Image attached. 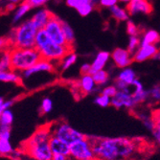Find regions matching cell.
I'll use <instances>...</instances> for the list:
<instances>
[{
  "label": "cell",
  "mask_w": 160,
  "mask_h": 160,
  "mask_svg": "<svg viewBox=\"0 0 160 160\" xmlns=\"http://www.w3.org/2000/svg\"><path fill=\"white\" fill-rule=\"evenodd\" d=\"M96 160H130L138 153L139 145L128 137H90Z\"/></svg>",
  "instance_id": "6da1fadb"
},
{
  "label": "cell",
  "mask_w": 160,
  "mask_h": 160,
  "mask_svg": "<svg viewBox=\"0 0 160 160\" xmlns=\"http://www.w3.org/2000/svg\"><path fill=\"white\" fill-rule=\"evenodd\" d=\"M52 136L51 124L40 126L25 141L22 151L34 160H52L54 154L49 145Z\"/></svg>",
  "instance_id": "7a4b0ae2"
},
{
  "label": "cell",
  "mask_w": 160,
  "mask_h": 160,
  "mask_svg": "<svg viewBox=\"0 0 160 160\" xmlns=\"http://www.w3.org/2000/svg\"><path fill=\"white\" fill-rule=\"evenodd\" d=\"M38 32V29L32 19L21 23L12 30L11 36L8 38L12 48H35Z\"/></svg>",
  "instance_id": "3957f363"
},
{
  "label": "cell",
  "mask_w": 160,
  "mask_h": 160,
  "mask_svg": "<svg viewBox=\"0 0 160 160\" xmlns=\"http://www.w3.org/2000/svg\"><path fill=\"white\" fill-rule=\"evenodd\" d=\"M11 68L13 71H25L42 60L39 51L36 48H12Z\"/></svg>",
  "instance_id": "277c9868"
},
{
  "label": "cell",
  "mask_w": 160,
  "mask_h": 160,
  "mask_svg": "<svg viewBox=\"0 0 160 160\" xmlns=\"http://www.w3.org/2000/svg\"><path fill=\"white\" fill-rule=\"evenodd\" d=\"M51 132L52 135L59 137L60 139L63 140L69 145L85 137L83 133H82L81 132H79V130H77L64 121H58L52 123Z\"/></svg>",
  "instance_id": "5b68a950"
},
{
  "label": "cell",
  "mask_w": 160,
  "mask_h": 160,
  "mask_svg": "<svg viewBox=\"0 0 160 160\" xmlns=\"http://www.w3.org/2000/svg\"><path fill=\"white\" fill-rule=\"evenodd\" d=\"M70 157L72 160L95 159L90 137H84L70 145Z\"/></svg>",
  "instance_id": "8992f818"
},
{
  "label": "cell",
  "mask_w": 160,
  "mask_h": 160,
  "mask_svg": "<svg viewBox=\"0 0 160 160\" xmlns=\"http://www.w3.org/2000/svg\"><path fill=\"white\" fill-rule=\"evenodd\" d=\"M38 51L43 60H47L50 62H61L65 56H67L71 52H73L74 50H72L66 46L58 44V43L54 42L51 39Z\"/></svg>",
  "instance_id": "52a82bcc"
},
{
  "label": "cell",
  "mask_w": 160,
  "mask_h": 160,
  "mask_svg": "<svg viewBox=\"0 0 160 160\" xmlns=\"http://www.w3.org/2000/svg\"><path fill=\"white\" fill-rule=\"evenodd\" d=\"M47 34L49 35V37L51 38V39L58 43V44L62 45V46H66L72 50H74L73 47L70 46L68 44V42L65 39L63 31H62V19L59 18L57 16H53V18H51V20L48 22V24L46 25V27L44 28Z\"/></svg>",
  "instance_id": "ba28073f"
},
{
  "label": "cell",
  "mask_w": 160,
  "mask_h": 160,
  "mask_svg": "<svg viewBox=\"0 0 160 160\" xmlns=\"http://www.w3.org/2000/svg\"><path fill=\"white\" fill-rule=\"evenodd\" d=\"M111 106L117 109L123 108L128 109H132L135 107H137L132 96V92L130 91V89L118 90L117 94L113 98H111Z\"/></svg>",
  "instance_id": "9c48e42d"
},
{
  "label": "cell",
  "mask_w": 160,
  "mask_h": 160,
  "mask_svg": "<svg viewBox=\"0 0 160 160\" xmlns=\"http://www.w3.org/2000/svg\"><path fill=\"white\" fill-rule=\"evenodd\" d=\"M111 59L116 66L123 69L128 67V65L133 62V55L128 49L116 48L111 54Z\"/></svg>",
  "instance_id": "30bf717a"
},
{
  "label": "cell",
  "mask_w": 160,
  "mask_h": 160,
  "mask_svg": "<svg viewBox=\"0 0 160 160\" xmlns=\"http://www.w3.org/2000/svg\"><path fill=\"white\" fill-rule=\"evenodd\" d=\"M11 128L12 127H0V152L3 157H10L14 150L10 141Z\"/></svg>",
  "instance_id": "8fae6325"
},
{
  "label": "cell",
  "mask_w": 160,
  "mask_h": 160,
  "mask_svg": "<svg viewBox=\"0 0 160 160\" xmlns=\"http://www.w3.org/2000/svg\"><path fill=\"white\" fill-rule=\"evenodd\" d=\"M127 11L130 16L136 13L150 14L152 12V5L150 0H132L127 6Z\"/></svg>",
  "instance_id": "7c38bea8"
},
{
  "label": "cell",
  "mask_w": 160,
  "mask_h": 160,
  "mask_svg": "<svg viewBox=\"0 0 160 160\" xmlns=\"http://www.w3.org/2000/svg\"><path fill=\"white\" fill-rule=\"evenodd\" d=\"M158 53V49L154 44L143 45L133 54V62H142L150 59H154Z\"/></svg>",
  "instance_id": "4fadbf2b"
},
{
  "label": "cell",
  "mask_w": 160,
  "mask_h": 160,
  "mask_svg": "<svg viewBox=\"0 0 160 160\" xmlns=\"http://www.w3.org/2000/svg\"><path fill=\"white\" fill-rule=\"evenodd\" d=\"M54 71H55V67H54L53 63L50 61L42 59L38 63H36L34 66H32L31 68L23 71L22 77L24 79H28V78H30L32 75L37 74V73H40V72H54Z\"/></svg>",
  "instance_id": "5bb4252c"
},
{
  "label": "cell",
  "mask_w": 160,
  "mask_h": 160,
  "mask_svg": "<svg viewBox=\"0 0 160 160\" xmlns=\"http://www.w3.org/2000/svg\"><path fill=\"white\" fill-rule=\"evenodd\" d=\"M49 145L53 154H64L70 155V145L60 139L57 136H52L49 141Z\"/></svg>",
  "instance_id": "9a60e30c"
},
{
  "label": "cell",
  "mask_w": 160,
  "mask_h": 160,
  "mask_svg": "<svg viewBox=\"0 0 160 160\" xmlns=\"http://www.w3.org/2000/svg\"><path fill=\"white\" fill-rule=\"evenodd\" d=\"M53 16L54 13H52L49 10L41 9L34 14V17L31 19L33 20L34 24L37 26L38 30H41V29H44L46 27V25L51 20Z\"/></svg>",
  "instance_id": "2e32d148"
},
{
  "label": "cell",
  "mask_w": 160,
  "mask_h": 160,
  "mask_svg": "<svg viewBox=\"0 0 160 160\" xmlns=\"http://www.w3.org/2000/svg\"><path fill=\"white\" fill-rule=\"evenodd\" d=\"M132 86L133 87L132 96H133L134 102L136 103L137 106L148 100V98L150 97V92L144 88L142 82L139 80L136 79L133 82V83L132 84Z\"/></svg>",
  "instance_id": "e0dca14e"
},
{
  "label": "cell",
  "mask_w": 160,
  "mask_h": 160,
  "mask_svg": "<svg viewBox=\"0 0 160 160\" xmlns=\"http://www.w3.org/2000/svg\"><path fill=\"white\" fill-rule=\"evenodd\" d=\"M77 85L82 93L89 94V93H93L96 90L97 84L91 74H85V75H82V78L78 82Z\"/></svg>",
  "instance_id": "ac0fdd59"
},
{
  "label": "cell",
  "mask_w": 160,
  "mask_h": 160,
  "mask_svg": "<svg viewBox=\"0 0 160 160\" xmlns=\"http://www.w3.org/2000/svg\"><path fill=\"white\" fill-rule=\"evenodd\" d=\"M109 58H110V54L107 51H102V52L98 53V55L95 58V60L91 63V69H90L89 74L93 75L96 73V72H98L100 70H103L104 67L106 66L107 62H108Z\"/></svg>",
  "instance_id": "d6986e66"
},
{
  "label": "cell",
  "mask_w": 160,
  "mask_h": 160,
  "mask_svg": "<svg viewBox=\"0 0 160 160\" xmlns=\"http://www.w3.org/2000/svg\"><path fill=\"white\" fill-rule=\"evenodd\" d=\"M0 80L3 82H14L18 84H22V78L16 71L9 70L0 72Z\"/></svg>",
  "instance_id": "ffe728a7"
},
{
  "label": "cell",
  "mask_w": 160,
  "mask_h": 160,
  "mask_svg": "<svg viewBox=\"0 0 160 160\" xmlns=\"http://www.w3.org/2000/svg\"><path fill=\"white\" fill-rule=\"evenodd\" d=\"M116 79L126 82L128 85H132L133 83V82L136 80V74L132 68L126 67V68H123V70L118 74Z\"/></svg>",
  "instance_id": "44dd1931"
},
{
  "label": "cell",
  "mask_w": 160,
  "mask_h": 160,
  "mask_svg": "<svg viewBox=\"0 0 160 160\" xmlns=\"http://www.w3.org/2000/svg\"><path fill=\"white\" fill-rule=\"evenodd\" d=\"M159 40H160V35L154 30H149L144 34L143 38H141L140 46L148 45V44H154L155 45V43H157Z\"/></svg>",
  "instance_id": "7402d4cb"
},
{
  "label": "cell",
  "mask_w": 160,
  "mask_h": 160,
  "mask_svg": "<svg viewBox=\"0 0 160 160\" xmlns=\"http://www.w3.org/2000/svg\"><path fill=\"white\" fill-rule=\"evenodd\" d=\"M109 11L113 18H115L117 21H125V20H128V14H129L128 12L117 5L110 7Z\"/></svg>",
  "instance_id": "603a6c76"
},
{
  "label": "cell",
  "mask_w": 160,
  "mask_h": 160,
  "mask_svg": "<svg viewBox=\"0 0 160 160\" xmlns=\"http://www.w3.org/2000/svg\"><path fill=\"white\" fill-rule=\"evenodd\" d=\"M50 40H51V38L47 34L45 29H41V30H38V32L37 34V37H36V45H35V48L39 50L40 48H42Z\"/></svg>",
  "instance_id": "cb8c5ba5"
},
{
  "label": "cell",
  "mask_w": 160,
  "mask_h": 160,
  "mask_svg": "<svg viewBox=\"0 0 160 160\" xmlns=\"http://www.w3.org/2000/svg\"><path fill=\"white\" fill-rule=\"evenodd\" d=\"M62 31H63L66 41L68 42V44L70 46L73 47V44L75 42V34H74L73 29L71 28V26L67 22L63 20H62Z\"/></svg>",
  "instance_id": "d4e9b609"
},
{
  "label": "cell",
  "mask_w": 160,
  "mask_h": 160,
  "mask_svg": "<svg viewBox=\"0 0 160 160\" xmlns=\"http://www.w3.org/2000/svg\"><path fill=\"white\" fill-rule=\"evenodd\" d=\"M14 116L11 109L0 112V127H12Z\"/></svg>",
  "instance_id": "484cf974"
},
{
  "label": "cell",
  "mask_w": 160,
  "mask_h": 160,
  "mask_svg": "<svg viewBox=\"0 0 160 160\" xmlns=\"http://www.w3.org/2000/svg\"><path fill=\"white\" fill-rule=\"evenodd\" d=\"M31 8H32V7L30 6V4H28L26 1H24V0H23V1L21 2V4L18 6V10H17L16 13H14L12 22H13V23L18 22V21L23 18L24 14H26L29 11H30Z\"/></svg>",
  "instance_id": "4316f807"
},
{
  "label": "cell",
  "mask_w": 160,
  "mask_h": 160,
  "mask_svg": "<svg viewBox=\"0 0 160 160\" xmlns=\"http://www.w3.org/2000/svg\"><path fill=\"white\" fill-rule=\"evenodd\" d=\"M94 5L92 0H82V4L77 8V11L82 17H86L93 11Z\"/></svg>",
  "instance_id": "83f0119b"
},
{
  "label": "cell",
  "mask_w": 160,
  "mask_h": 160,
  "mask_svg": "<svg viewBox=\"0 0 160 160\" xmlns=\"http://www.w3.org/2000/svg\"><path fill=\"white\" fill-rule=\"evenodd\" d=\"M92 76H93V79H94V81H95V82H96V84L98 86L106 84L109 80V75L108 73V71H106L104 69L96 72V73L93 74Z\"/></svg>",
  "instance_id": "f1b7e54d"
},
{
  "label": "cell",
  "mask_w": 160,
  "mask_h": 160,
  "mask_svg": "<svg viewBox=\"0 0 160 160\" xmlns=\"http://www.w3.org/2000/svg\"><path fill=\"white\" fill-rule=\"evenodd\" d=\"M77 61V55L75 52H71L67 56H65L63 59L61 61V68L62 70H66L68 69L71 65H73Z\"/></svg>",
  "instance_id": "f546056e"
},
{
  "label": "cell",
  "mask_w": 160,
  "mask_h": 160,
  "mask_svg": "<svg viewBox=\"0 0 160 160\" xmlns=\"http://www.w3.org/2000/svg\"><path fill=\"white\" fill-rule=\"evenodd\" d=\"M0 70H1V72L12 70L10 50L2 51V57H1V60H0Z\"/></svg>",
  "instance_id": "4dcf8cb0"
},
{
  "label": "cell",
  "mask_w": 160,
  "mask_h": 160,
  "mask_svg": "<svg viewBox=\"0 0 160 160\" xmlns=\"http://www.w3.org/2000/svg\"><path fill=\"white\" fill-rule=\"evenodd\" d=\"M152 115L154 121V130L152 132V135L158 142L160 141V109H156Z\"/></svg>",
  "instance_id": "1f68e13d"
},
{
  "label": "cell",
  "mask_w": 160,
  "mask_h": 160,
  "mask_svg": "<svg viewBox=\"0 0 160 160\" xmlns=\"http://www.w3.org/2000/svg\"><path fill=\"white\" fill-rule=\"evenodd\" d=\"M94 104L101 108H108L111 106V98L101 93L94 99Z\"/></svg>",
  "instance_id": "d6a6232c"
},
{
  "label": "cell",
  "mask_w": 160,
  "mask_h": 160,
  "mask_svg": "<svg viewBox=\"0 0 160 160\" xmlns=\"http://www.w3.org/2000/svg\"><path fill=\"white\" fill-rule=\"evenodd\" d=\"M52 109H53V101L48 97L43 98L41 101L40 108H39L40 113L41 114H48L49 112L52 111Z\"/></svg>",
  "instance_id": "836d02e7"
},
{
  "label": "cell",
  "mask_w": 160,
  "mask_h": 160,
  "mask_svg": "<svg viewBox=\"0 0 160 160\" xmlns=\"http://www.w3.org/2000/svg\"><path fill=\"white\" fill-rule=\"evenodd\" d=\"M143 125L145 126L148 130L150 132H153L154 130V121H153V118H152V115H147V114H142L139 116Z\"/></svg>",
  "instance_id": "e575fe53"
},
{
  "label": "cell",
  "mask_w": 160,
  "mask_h": 160,
  "mask_svg": "<svg viewBox=\"0 0 160 160\" xmlns=\"http://www.w3.org/2000/svg\"><path fill=\"white\" fill-rule=\"evenodd\" d=\"M140 44H141V39L138 38V36H130L128 40V50L133 55L138 50L137 47H140Z\"/></svg>",
  "instance_id": "d590c367"
},
{
  "label": "cell",
  "mask_w": 160,
  "mask_h": 160,
  "mask_svg": "<svg viewBox=\"0 0 160 160\" xmlns=\"http://www.w3.org/2000/svg\"><path fill=\"white\" fill-rule=\"evenodd\" d=\"M117 92H118V88L116 87L115 84H113V85H108V86L104 87V88L102 89V91H101L102 94L107 95V96H108L110 98H113L116 94H117Z\"/></svg>",
  "instance_id": "8d00e7d4"
},
{
  "label": "cell",
  "mask_w": 160,
  "mask_h": 160,
  "mask_svg": "<svg viewBox=\"0 0 160 160\" xmlns=\"http://www.w3.org/2000/svg\"><path fill=\"white\" fill-rule=\"evenodd\" d=\"M149 92L150 97L152 101L160 103V84L154 85L151 90H149Z\"/></svg>",
  "instance_id": "74e56055"
},
{
  "label": "cell",
  "mask_w": 160,
  "mask_h": 160,
  "mask_svg": "<svg viewBox=\"0 0 160 160\" xmlns=\"http://www.w3.org/2000/svg\"><path fill=\"white\" fill-rule=\"evenodd\" d=\"M127 32L129 36H138L140 33L138 27L132 21H128L127 23Z\"/></svg>",
  "instance_id": "f35d334b"
},
{
  "label": "cell",
  "mask_w": 160,
  "mask_h": 160,
  "mask_svg": "<svg viewBox=\"0 0 160 160\" xmlns=\"http://www.w3.org/2000/svg\"><path fill=\"white\" fill-rule=\"evenodd\" d=\"M13 105L12 100H4L3 97L0 98V112H2L6 109H10Z\"/></svg>",
  "instance_id": "ab89813d"
},
{
  "label": "cell",
  "mask_w": 160,
  "mask_h": 160,
  "mask_svg": "<svg viewBox=\"0 0 160 160\" xmlns=\"http://www.w3.org/2000/svg\"><path fill=\"white\" fill-rule=\"evenodd\" d=\"M24 1H26L28 4H30L32 8H37L44 5L48 0H24Z\"/></svg>",
  "instance_id": "60d3db41"
},
{
  "label": "cell",
  "mask_w": 160,
  "mask_h": 160,
  "mask_svg": "<svg viewBox=\"0 0 160 160\" xmlns=\"http://www.w3.org/2000/svg\"><path fill=\"white\" fill-rule=\"evenodd\" d=\"M119 0H99L100 5L102 7H105V8H110L112 6L117 5V2Z\"/></svg>",
  "instance_id": "b9f144b4"
},
{
  "label": "cell",
  "mask_w": 160,
  "mask_h": 160,
  "mask_svg": "<svg viewBox=\"0 0 160 160\" xmlns=\"http://www.w3.org/2000/svg\"><path fill=\"white\" fill-rule=\"evenodd\" d=\"M114 84H115L116 87L118 88V90H128V89H129V86H132V85H128V84H127L126 82L120 81V80H118V79H116V80H115V83H114Z\"/></svg>",
  "instance_id": "7bdbcfd3"
},
{
  "label": "cell",
  "mask_w": 160,
  "mask_h": 160,
  "mask_svg": "<svg viewBox=\"0 0 160 160\" xmlns=\"http://www.w3.org/2000/svg\"><path fill=\"white\" fill-rule=\"evenodd\" d=\"M82 0H66V5L77 10V8L82 4Z\"/></svg>",
  "instance_id": "ee69618b"
},
{
  "label": "cell",
  "mask_w": 160,
  "mask_h": 160,
  "mask_svg": "<svg viewBox=\"0 0 160 160\" xmlns=\"http://www.w3.org/2000/svg\"><path fill=\"white\" fill-rule=\"evenodd\" d=\"M90 69H91V64L89 63H84L81 67V74L85 75V74H89L90 73Z\"/></svg>",
  "instance_id": "f6af8a7d"
},
{
  "label": "cell",
  "mask_w": 160,
  "mask_h": 160,
  "mask_svg": "<svg viewBox=\"0 0 160 160\" xmlns=\"http://www.w3.org/2000/svg\"><path fill=\"white\" fill-rule=\"evenodd\" d=\"M52 160H72L70 155H64V154H54Z\"/></svg>",
  "instance_id": "bcb514c9"
},
{
  "label": "cell",
  "mask_w": 160,
  "mask_h": 160,
  "mask_svg": "<svg viewBox=\"0 0 160 160\" xmlns=\"http://www.w3.org/2000/svg\"><path fill=\"white\" fill-rule=\"evenodd\" d=\"M20 1H22V0H10V3H12V4H18V3H19Z\"/></svg>",
  "instance_id": "7dc6e473"
},
{
  "label": "cell",
  "mask_w": 160,
  "mask_h": 160,
  "mask_svg": "<svg viewBox=\"0 0 160 160\" xmlns=\"http://www.w3.org/2000/svg\"><path fill=\"white\" fill-rule=\"evenodd\" d=\"M120 2H124V3H127V4H128L130 1H132V0H119Z\"/></svg>",
  "instance_id": "c3c4849f"
},
{
  "label": "cell",
  "mask_w": 160,
  "mask_h": 160,
  "mask_svg": "<svg viewBox=\"0 0 160 160\" xmlns=\"http://www.w3.org/2000/svg\"><path fill=\"white\" fill-rule=\"evenodd\" d=\"M154 59H159V60H160V51H158V53H157V55L155 56Z\"/></svg>",
  "instance_id": "681fc988"
},
{
  "label": "cell",
  "mask_w": 160,
  "mask_h": 160,
  "mask_svg": "<svg viewBox=\"0 0 160 160\" xmlns=\"http://www.w3.org/2000/svg\"><path fill=\"white\" fill-rule=\"evenodd\" d=\"M11 160H21V158H13V159H11Z\"/></svg>",
  "instance_id": "f907efd6"
},
{
  "label": "cell",
  "mask_w": 160,
  "mask_h": 160,
  "mask_svg": "<svg viewBox=\"0 0 160 160\" xmlns=\"http://www.w3.org/2000/svg\"><path fill=\"white\" fill-rule=\"evenodd\" d=\"M92 1H93V3H94V4H96V2L98 1V0H92Z\"/></svg>",
  "instance_id": "816d5d0a"
},
{
  "label": "cell",
  "mask_w": 160,
  "mask_h": 160,
  "mask_svg": "<svg viewBox=\"0 0 160 160\" xmlns=\"http://www.w3.org/2000/svg\"><path fill=\"white\" fill-rule=\"evenodd\" d=\"M85 160H96V159H85Z\"/></svg>",
  "instance_id": "f5cc1de1"
}]
</instances>
